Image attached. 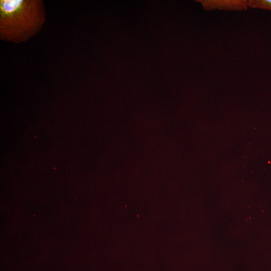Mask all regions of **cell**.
<instances>
[{"instance_id":"1","label":"cell","mask_w":271,"mask_h":271,"mask_svg":"<svg viewBox=\"0 0 271 271\" xmlns=\"http://www.w3.org/2000/svg\"><path fill=\"white\" fill-rule=\"evenodd\" d=\"M45 20L41 0H1V40L24 42L38 33Z\"/></svg>"},{"instance_id":"2","label":"cell","mask_w":271,"mask_h":271,"mask_svg":"<svg viewBox=\"0 0 271 271\" xmlns=\"http://www.w3.org/2000/svg\"><path fill=\"white\" fill-rule=\"evenodd\" d=\"M249 6L256 8L271 10V0H256L249 2Z\"/></svg>"}]
</instances>
